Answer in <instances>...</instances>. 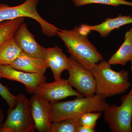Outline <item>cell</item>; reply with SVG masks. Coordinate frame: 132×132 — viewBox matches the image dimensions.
<instances>
[{"label":"cell","mask_w":132,"mask_h":132,"mask_svg":"<svg viewBox=\"0 0 132 132\" xmlns=\"http://www.w3.org/2000/svg\"><path fill=\"white\" fill-rule=\"evenodd\" d=\"M90 33L80 26L71 30L59 29L57 35L64 42L71 56L91 70L104 58L88 40V36Z\"/></svg>","instance_id":"obj_1"},{"label":"cell","mask_w":132,"mask_h":132,"mask_svg":"<svg viewBox=\"0 0 132 132\" xmlns=\"http://www.w3.org/2000/svg\"><path fill=\"white\" fill-rule=\"evenodd\" d=\"M90 71L96 81V94L105 99L125 93L131 85L128 71H114L106 61H101Z\"/></svg>","instance_id":"obj_2"},{"label":"cell","mask_w":132,"mask_h":132,"mask_svg":"<svg viewBox=\"0 0 132 132\" xmlns=\"http://www.w3.org/2000/svg\"><path fill=\"white\" fill-rule=\"evenodd\" d=\"M50 104L53 122L80 117L89 112H102L109 105L106 99L98 94L92 97H76L73 100Z\"/></svg>","instance_id":"obj_3"},{"label":"cell","mask_w":132,"mask_h":132,"mask_svg":"<svg viewBox=\"0 0 132 132\" xmlns=\"http://www.w3.org/2000/svg\"><path fill=\"white\" fill-rule=\"evenodd\" d=\"M29 100L26 95H16V105L9 108L0 132H34L36 130L30 113Z\"/></svg>","instance_id":"obj_4"},{"label":"cell","mask_w":132,"mask_h":132,"mask_svg":"<svg viewBox=\"0 0 132 132\" xmlns=\"http://www.w3.org/2000/svg\"><path fill=\"white\" fill-rule=\"evenodd\" d=\"M38 2L39 0H26L21 5L14 7L0 4V22L19 17H29L39 23L45 35L53 37L57 35L59 29L45 20L37 12Z\"/></svg>","instance_id":"obj_5"},{"label":"cell","mask_w":132,"mask_h":132,"mask_svg":"<svg viewBox=\"0 0 132 132\" xmlns=\"http://www.w3.org/2000/svg\"><path fill=\"white\" fill-rule=\"evenodd\" d=\"M120 105H109L103 112L104 118L112 132H132V86L121 98Z\"/></svg>","instance_id":"obj_6"},{"label":"cell","mask_w":132,"mask_h":132,"mask_svg":"<svg viewBox=\"0 0 132 132\" xmlns=\"http://www.w3.org/2000/svg\"><path fill=\"white\" fill-rule=\"evenodd\" d=\"M70 85L83 97H91L96 94V81L90 70L86 68L71 56L69 58Z\"/></svg>","instance_id":"obj_7"},{"label":"cell","mask_w":132,"mask_h":132,"mask_svg":"<svg viewBox=\"0 0 132 132\" xmlns=\"http://www.w3.org/2000/svg\"><path fill=\"white\" fill-rule=\"evenodd\" d=\"M34 94L47 100L50 103L58 102L71 96L84 97L73 90L68 80L61 78L52 82H45L39 84Z\"/></svg>","instance_id":"obj_8"},{"label":"cell","mask_w":132,"mask_h":132,"mask_svg":"<svg viewBox=\"0 0 132 132\" xmlns=\"http://www.w3.org/2000/svg\"><path fill=\"white\" fill-rule=\"evenodd\" d=\"M29 103L31 117L36 130L39 132H50L53 122L50 102L34 94Z\"/></svg>","instance_id":"obj_9"},{"label":"cell","mask_w":132,"mask_h":132,"mask_svg":"<svg viewBox=\"0 0 132 132\" xmlns=\"http://www.w3.org/2000/svg\"><path fill=\"white\" fill-rule=\"evenodd\" d=\"M1 78L21 82L24 85L26 90L30 94H34L37 86L47 80L45 75L19 71L9 65H0Z\"/></svg>","instance_id":"obj_10"},{"label":"cell","mask_w":132,"mask_h":132,"mask_svg":"<svg viewBox=\"0 0 132 132\" xmlns=\"http://www.w3.org/2000/svg\"><path fill=\"white\" fill-rule=\"evenodd\" d=\"M15 40L22 52L30 57L44 59L46 48L36 40L26 23L21 25L14 36Z\"/></svg>","instance_id":"obj_11"},{"label":"cell","mask_w":132,"mask_h":132,"mask_svg":"<svg viewBox=\"0 0 132 132\" xmlns=\"http://www.w3.org/2000/svg\"><path fill=\"white\" fill-rule=\"evenodd\" d=\"M45 60L48 67L51 69L55 80L61 79L62 72L68 70L69 67V58L59 47L46 48Z\"/></svg>","instance_id":"obj_12"},{"label":"cell","mask_w":132,"mask_h":132,"mask_svg":"<svg viewBox=\"0 0 132 132\" xmlns=\"http://www.w3.org/2000/svg\"><path fill=\"white\" fill-rule=\"evenodd\" d=\"M10 66L19 71L42 75L48 68L44 59L30 57L23 52Z\"/></svg>","instance_id":"obj_13"},{"label":"cell","mask_w":132,"mask_h":132,"mask_svg":"<svg viewBox=\"0 0 132 132\" xmlns=\"http://www.w3.org/2000/svg\"><path fill=\"white\" fill-rule=\"evenodd\" d=\"M132 24L131 15H123L120 14L114 18H107L101 24L95 26H88L85 24L81 25L86 31H97L101 37H106L112 31L120 27L128 24Z\"/></svg>","instance_id":"obj_14"},{"label":"cell","mask_w":132,"mask_h":132,"mask_svg":"<svg viewBox=\"0 0 132 132\" xmlns=\"http://www.w3.org/2000/svg\"><path fill=\"white\" fill-rule=\"evenodd\" d=\"M132 59V27L125 34L123 44L108 62L112 65H125Z\"/></svg>","instance_id":"obj_15"},{"label":"cell","mask_w":132,"mask_h":132,"mask_svg":"<svg viewBox=\"0 0 132 132\" xmlns=\"http://www.w3.org/2000/svg\"><path fill=\"white\" fill-rule=\"evenodd\" d=\"M22 53L14 36L7 39L0 45V65H10Z\"/></svg>","instance_id":"obj_16"},{"label":"cell","mask_w":132,"mask_h":132,"mask_svg":"<svg viewBox=\"0 0 132 132\" xmlns=\"http://www.w3.org/2000/svg\"><path fill=\"white\" fill-rule=\"evenodd\" d=\"M24 17H21L0 22V45L14 36L21 25L24 22Z\"/></svg>","instance_id":"obj_17"},{"label":"cell","mask_w":132,"mask_h":132,"mask_svg":"<svg viewBox=\"0 0 132 132\" xmlns=\"http://www.w3.org/2000/svg\"><path fill=\"white\" fill-rule=\"evenodd\" d=\"M80 117L68 118L53 122L50 132H77Z\"/></svg>","instance_id":"obj_18"},{"label":"cell","mask_w":132,"mask_h":132,"mask_svg":"<svg viewBox=\"0 0 132 132\" xmlns=\"http://www.w3.org/2000/svg\"><path fill=\"white\" fill-rule=\"evenodd\" d=\"M73 4L77 7L92 4H100L118 7L126 5L132 7V2L126 0H72Z\"/></svg>","instance_id":"obj_19"},{"label":"cell","mask_w":132,"mask_h":132,"mask_svg":"<svg viewBox=\"0 0 132 132\" xmlns=\"http://www.w3.org/2000/svg\"><path fill=\"white\" fill-rule=\"evenodd\" d=\"M102 114L101 112H89L82 114L80 117L81 125L95 128L97 120Z\"/></svg>","instance_id":"obj_20"},{"label":"cell","mask_w":132,"mask_h":132,"mask_svg":"<svg viewBox=\"0 0 132 132\" xmlns=\"http://www.w3.org/2000/svg\"><path fill=\"white\" fill-rule=\"evenodd\" d=\"M0 95L6 102L9 108L14 107L16 105V96L12 94L9 88L0 82Z\"/></svg>","instance_id":"obj_21"},{"label":"cell","mask_w":132,"mask_h":132,"mask_svg":"<svg viewBox=\"0 0 132 132\" xmlns=\"http://www.w3.org/2000/svg\"><path fill=\"white\" fill-rule=\"evenodd\" d=\"M97 131L95 128L80 125L78 128L77 132H96Z\"/></svg>","instance_id":"obj_22"},{"label":"cell","mask_w":132,"mask_h":132,"mask_svg":"<svg viewBox=\"0 0 132 132\" xmlns=\"http://www.w3.org/2000/svg\"><path fill=\"white\" fill-rule=\"evenodd\" d=\"M4 119V114L3 111L0 109V127L2 124L3 121Z\"/></svg>","instance_id":"obj_23"},{"label":"cell","mask_w":132,"mask_h":132,"mask_svg":"<svg viewBox=\"0 0 132 132\" xmlns=\"http://www.w3.org/2000/svg\"><path fill=\"white\" fill-rule=\"evenodd\" d=\"M131 68H130V69H131V71H132V59L131 60Z\"/></svg>","instance_id":"obj_24"}]
</instances>
